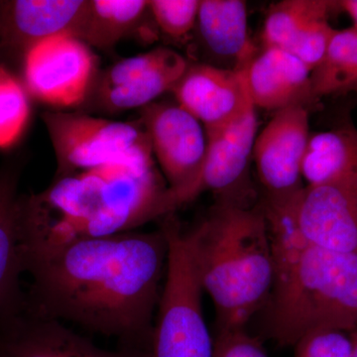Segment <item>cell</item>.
I'll return each instance as SVG.
<instances>
[{
    "instance_id": "7c38bea8",
    "label": "cell",
    "mask_w": 357,
    "mask_h": 357,
    "mask_svg": "<svg viewBox=\"0 0 357 357\" xmlns=\"http://www.w3.org/2000/svg\"><path fill=\"white\" fill-rule=\"evenodd\" d=\"M296 217L310 243L357 255V175L305 187Z\"/></svg>"
},
{
    "instance_id": "8992f818",
    "label": "cell",
    "mask_w": 357,
    "mask_h": 357,
    "mask_svg": "<svg viewBox=\"0 0 357 357\" xmlns=\"http://www.w3.org/2000/svg\"><path fill=\"white\" fill-rule=\"evenodd\" d=\"M56 159V178L67 177L139 150L151 148L138 121H110L83 112H47L42 115Z\"/></svg>"
},
{
    "instance_id": "3957f363",
    "label": "cell",
    "mask_w": 357,
    "mask_h": 357,
    "mask_svg": "<svg viewBox=\"0 0 357 357\" xmlns=\"http://www.w3.org/2000/svg\"><path fill=\"white\" fill-rule=\"evenodd\" d=\"M301 192L261 203L274 260L265 333L282 347H295L318 331L357 330V255L319 248L304 238L296 217Z\"/></svg>"
},
{
    "instance_id": "5b68a950",
    "label": "cell",
    "mask_w": 357,
    "mask_h": 357,
    "mask_svg": "<svg viewBox=\"0 0 357 357\" xmlns=\"http://www.w3.org/2000/svg\"><path fill=\"white\" fill-rule=\"evenodd\" d=\"M167 255L148 357H213V340L204 319L203 288L187 234L172 215L162 225Z\"/></svg>"
},
{
    "instance_id": "ba28073f",
    "label": "cell",
    "mask_w": 357,
    "mask_h": 357,
    "mask_svg": "<svg viewBox=\"0 0 357 357\" xmlns=\"http://www.w3.org/2000/svg\"><path fill=\"white\" fill-rule=\"evenodd\" d=\"M139 121L177 210L191 202L192 189L203 169L206 129L177 102L150 103L141 109Z\"/></svg>"
},
{
    "instance_id": "7402d4cb",
    "label": "cell",
    "mask_w": 357,
    "mask_h": 357,
    "mask_svg": "<svg viewBox=\"0 0 357 357\" xmlns=\"http://www.w3.org/2000/svg\"><path fill=\"white\" fill-rule=\"evenodd\" d=\"M312 91L318 102L328 96L357 93V30H335L324 60L312 72Z\"/></svg>"
},
{
    "instance_id": "83f0119b",
    "label": "cell",
    "mask_w": 357,
    "mask_h": 357,
    "mask_svg": "<svg viewBox=\"0 0 357 357\" xmlns=\"http://www.w3.org/2000/svg\"><path fill=\"white\" fill-rule=\"evenodd\" d=\"M349 335H351L352 347H354V357H357V330L349 333Z\"/></svg>"
},
{
    "instance_id": "277c9868",
    "label": "cell",
    "mask_w": 357,
    "mask_h": 357,
    "mask_svg": "<svg viewBox=\"0 0 357 357\" xmlns=\"http://www.w3.org/2000/svg\"><path fill=\"white\" fill-rule=\"evenodd\" d=\"M252 201L218 199L185 232L202 288L215 305L218 333L246 330L273 285L267 220L262 204Z\"/></svg>"
},
{
    "instance_id": "ffe728a7",
    "label": "cell",
    "mask_w": 357,
    "mask_h": 357,
    "mask_svg": "<svg viewBox=\"0 0 357 357\" xmlns=\"http://www.w3.org/2000/svg\"><path fill=\"white\" fill-rule=\"evenodd\" d=\"M148 16H151L149 1L144 0H89L79 39L89 46L110 50L142 28L149 31L145 24Z\"/></svg>"
},
{
    "instance_id": "30bf717a",
    "label": "cell",
    "mask_w": 357,
    "mask_h": 357,
    "mask_svg": "<svg viewBox=\"0 0 357 357\" xmlns=\"http://www.w3.org/2000/svg\"><path fill=\"white\" fill-rule=\"evenodd\" d=\"M310 135L309 110L300 107L275 112L258 134L253 159L263 199H287L304 190L302 165Z\"/></svg>"
},
{
    "instance_id": "603a6c76",
    "label": "cell",
    "mask_w": 357,
    "mask_h": 357,
    "mask_svg": "<svg viewBox=\"0 0 357 357\" xmlns=\"http://www.w3.org/2000/svg\"><path fill=\"white\" fill-rule=\"evenodd\" d=\"M31 115L24 84L0 65V149L13 146L24 133Z\"/></svg>"
},
{
    "instance_id": "6da1fadb",
    "label": "cell",
    "mask_w": 357,
    "mask_h": 357,
    "mask_svg": "<svg viewBox=\"0 0 357 357\" xmlns=\"http://www.w3.org/2000/svg\"><path fill=\"white\" fill-rule=\"evenodd\" d=\"M168 246L163 230L82 239L26 258L28 304L100 335L122 349L150 351Z\"/></svg>"
},
{
    "instance_id": "44dd1931",
    "label": "cell",
    "mask_w": 357,
    "mask_h": 357,
    "mask_svg": "<svg viewBox=\"0 0 357 357\" xmlns=\"http://www.w3.org/2000/svg\"><path fill=\"white\" fill-rule=\"evenodd\" d=\"M340 11L338 1L284 0L270 7L263 25V48L288 50L303 33L319 20Z\"/></svg>"
},
{
    "instance_id": "52a82bcc",
    "label": "cell",
    "mask_w": 357,
    "mask_h": 357,
    "mask_svg": "<svg viewBox=\"0 0 357 357\" xmlns=\"http://www.w3.org/2000/svg\"><path fill=\"white\" fill-rule=\"evenodd\" d=\"M28 93L56 109H75L88 100L96 79L98 58L72 34H58L33 45L22 56Z\"/></svg>"
},
{
    "instance_id": "8fae6325",
    "label": "cell",
    "mask_w": 357,
    "mask_h": 357,
    "mask_svg": "<svg viewBox=\"0 0 357 357\" xmlns=\"http://www.w3.org/2000/svg\"><path fill=\"white\" fill-rule=\"evenodd\" d=\"M255 109L252 105L234 121L206 129V157L191 202L204 192H213L218 199L255 198L248 187V172L257 137Z\"/></svg>"
},
{
    "instance_id": "d4e9b609",
    "label": "cell",
    "mask_w": 357,
    "mask_h": 357,
    "mask_svg": "<svg viewBox=\"0 0 357 357\" xmlns=\"http://www.w3.org/2000/svg\"><path fill=\"white\" fill-rule=\"evenodd\" d=\"M295 357H354L349 333L323 330L310 333L295 345Z\"/></svg>"
},
{
    "instance_id": "9a60e30c",
    "label": "cell",
    "mask_w": 357,
    "mask_h": 357,
    "mask_svg": "<svg viewBox=\"0 0 357 357\" xmlns=\"http://www.w3.org/2000/svg\"><path fill=\"white\" fill-rule=\"evenodd\" d=\"M176 102L203 124L218 128L252 107L243 72L196 63L189 64L172 91Z\"/></svg>"
},
{
    "instance_id": "d6986e66",
    "label": "cell",
    "mask_w": 357,
    "mask_h": 357,
    "mask_svg": "<svg viewBox=\"0 0 357 357\" xmlns=\"http://www.w3.org/2000/svg\"><path fill=\"white\" fill-rule=\"evenodd\" d=\"M357 175V129L345 122L328 130L311 133L303 160L307 185H318Z\"/></svg>"
},
{
    "instance_id": "7a4b0ae2",
    "label": "cell",
    "mask_w": 357,
    "mask_h": 357,
    "mask_svg": "<svg viewBox=\"0 0 357 357\" xmlns=\"http://www.w3.org/2000/svg\"><path fill=\"white\" fill-rule=\"evenodd\" d=\"M175 211L151 148L56 178L44 192L20 196L22 260L82 241L116 236Z\"/></svg>"
},
{
    "instance_id": "4316f807",
    "label": "cell",
    "mask_w": 357,
    "mask_h": 357,
    "mask_svg": "<svg viewBox=\"0 0 357 357\" xmlns=\"http://www.w3.org/2000/svg\"><path fill=\"white\" fill-rule=\"evenodd\" d=\"M340 11L349 14L354 21V28L357 30V0H342L338 1Z\"/></svg>"
},
{
    "instance_id": "ac0fdd59",
    "label": "cell",
    "mask_w": 357,
    "mask_h": 357,
    "mask_svg": "<svg viewBox=\"0 0 357 357\" xmlns=\"http://www.w3.org/2000/svg\"><path fill=\"white\" fill-rule=\"evenodd\" d=\"M20 172L16 162H8L0 169V324L27 304L20 286V276L24 273L17 218Z\"/></svg>"
},
{
    "instance_id": "484cf974",
    "label": "cell",
    "mask_w": 357,
    "mask_h": 357,
    "mask_svg": "<svg viewBox=\"0 0 357 357\" xmlns=\"http://www.w3.org/2000/svg\"><path fill=\"white\" fill-rule=\"evenodd\" d=\"M213 357H268L257 337L246 330L218 333L213 340Z\"/></svg>"
},
{
    "instance_id": "9c48e42d",
    "label": "cell",
    "mask_w": 357,
    "mask_h": 357,
    "mask_svg": "<svg viewBox=\"0 0 357 357\" xmlns=\"http://www.w3.org/2000/svg\"><path fill=\"white\" fill-rule=\"evenodd\" d=\"M188 66L178 52L159 47L115 63L96 77L89 96H93L96 107L102 112L143 109L172 91Z\"/></svg>"
},
{
    "instance_id": "2e32d148",
    "label": "cell",
    "mask_w": 357,
    "mask_h": 357,
    "mask_svg": "<svg viewBox=\"0 0 357 357\" xmlns=\"http://www.w3.org/2000/svg\"><path fill=\"white\" fill-rule=\"evenodd\" d=\"M243 73L255 109L277 112L300 107L310 112L318 107L312 91V70L287 51L263 48Z\"/></svg>"
},
{
    "instance_id": "e0dca14e",
    "label": "cell",
    "mask_w": 357,
    "mask_h": 357,
    "mask_svg": "<svg viewBox=\"0 0 357 357\" xmlns=\"http://www.w3.org/2000/svg\"><path fill=\"white\" fill-rule=\"evenodd\" d=\"M206 57L204 64L243 72L258 49L250 38L245 2L199 0L195 34Z\"/></svg>"
},
{
    "instance_id": "cb8c5ba5",
    "label": "cell",
    "mask_w": 357,
    "mask_h": 357,
    "mask_svg": "<svg viewBox=\"0 0 357 357\" xmlns=\"http://www.w3.org/2000/svg\"><path fill=\"white\" fill-rule=\"evenodd\" d=\"M199 0H151L149 10L157 29L176 43L194 38Z\"/></svg>"
},
{
    "instance_id": "4fadbf2b",
    "label": "cell",
    "mask_w": 357,
    "mask_h": 357,
    "mask_svg": "<svg viewBox=\"0 0 357 357\" xmlns=\"http://www.w3.org/2000/svg\"><path fill=\"white\" fill-rule=\"evenodd\" d=\"M149 352L119 349L107 351L73 332L59 319L26 304L0 324V357H148Z\"/></svg>"
},
{
    "instance_id": "5bb4252c",
    "label": "cell",
    "mask_w": 357,
    "mask_h": 357,
    "mask_svg": "<svg viewBox=\"0 0 357 357\" xmlns=\"http://www.w3.org/2000/svg\"><path fill=\"white\" fill-rule=\"evenodd\" d=\"M88 4L89 0L0 1V53L22 57L49 37L68 33L79 38Z\"/></svg>"
}]
</instances>
